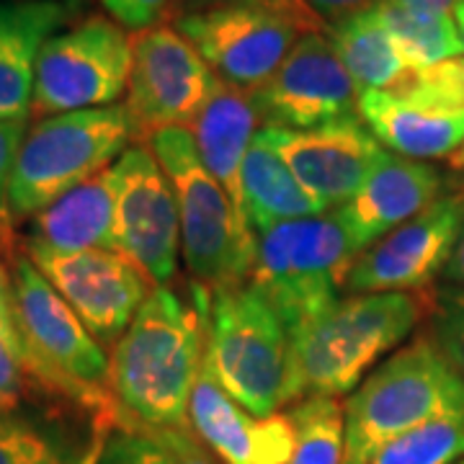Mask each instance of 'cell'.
<instances>
[{
    "label": "cell",
    "instance_id": "6da1fadb",
    "mask_svg": "<svg viewBox=\"0 0 464 464\" xmlns=\"http://www.w3.org/2000/svg\"><path fill=\"white\" fill-rule=\"evenodd\" d=\"M209 289L191 279L155 286L109 351L114 423L191 429L188 405L204 362Z\"/></svg>",
    "mask_w": 464,
    "mask_h": 464
},
{
    "label": "cell",
    "instance_id": "7a4b0ae2",
    "mask_svg": "<svg viewBox=\"0 0 464 464\" xmlns=\"http://www.w3.org/2000/svg\"><path fill=\"white\" fill-rule=\"evenodd\" d=\"M426 313L429 292L343 295L289 333V405L302 398L346 400L413 338Z\"/></svg>",
    "mask_w": 464,
    "mask_h": 464
},
{
    "label": "cell",
    "instance_id": "3957f363",
    "mask_svg": "<svg viewBox=\"0 0 464 464\" xmlns=\"http://www.w3.org/2000/svg\"><path fill=\"white\" fill-rule=\"evenodd\" d=\"M341 464H369L402 433L441 418H464V377L429 333L387 356L346 400Z\"/></svg>",
    "mask_w": 464,
    "mask_h": 464
},
{
    "label": "cell",
    "instance_id": "277c9868",
    "mask_svg": "<svg viewBox=\"0 0 464 464\" xmlns=\"http://www.w3.org/2000/svg\"><path fill=\"white\" fill-rule=\"evenodd\" d=\"M134 142L140 140L124 103L34 119L21 142L8 191L16 227L67 191L109 170Z\"/></svg>",
    "mask_w": 464,
    "mask_h": 464
},
{
    "label": "cell",
    "instance_id": "5b68a950",
    "mask_svg": "<svg viewBox=\"0 0 464 464\" xmlns=\"http://www.w3.org/2000/svg\"><path fill=\"white\" fill-rule=\"evenodd\" d=\"M204 366L256 415L289 405V333L266 295L250 282L209 292Z\"/></svg>",
    "mask_w": 464,
    "mask_h": 464
},
{
    "label": "cell",
    "instance_id": "8992f818",
    "mask_svg": "<svg viewBox=\"0 0 464 464\" xmlns=\"http://www.w3.org/2000/svg\"><path fill=\"white\" fill-rule=\"evenodd\" d=\"M173 183L181 217V261L191 282L215 292L250 279L256 235L204 168L188 130H160L145 140Z\"/></svg>",
    "mask_w": 464,
    "mask_h": 464
},
{
    "label": "cell",
    "instance_id": "52a82bcc",
    "mask_svg": "<svg viewBox=\"0 0 464 464\" xmlns=\"http://www.w3.org/2000/svg\"><path fill=\"white\" fill-rule=\"evenodd\" d=\"M8 268L16 299V325L36 384L114 420V405L106 390L109 351L91 335L83 320L24 250L18 248L16 256L8 258Z\"/></svg>",
    "mask_w": 464,
    "mask_h": 464
},
{
    "label": "cell",
    "instance_id": "ba28073f",
    "mask_svg": "<svg viewBox=\"0 0 464 464\" xmlns=\"http://www.w3.org/2000/svg\"><path fill=\"white\" fill-rule=\"evenodd\" d=\"M359 256L335 209L292 219L256 235V258L248 282L295 333L343 297L348 266Z\"/></svg>",
    "mask_w": 464,
    "mask_h": 464
},
{
    "label": "cell",
    "instance_id": "9c48e42d",
    "mask_svg": "<svg viewBox=\"0 0 464 464\" xmlns=\"http://www.w3.org/2000/svg\"><path fill=\"white\" fill-rule=\"evenodd\" d=\"M132 72V34L109 16H88L57 32L36 63L32 116L114 106Z\"/></svg>",
    "mask_w": 464,
    "mask_h": 464
},
{
    "label": "cell",
    "instance_id": "30bf717a",
    "mask_svg": "<svg viewBox=\"0 0 464 464\" xmlns=\"http://www.w3.org/2000/svg\"><path fill=\"white\" fill-rule=\"evenodd\" d=\"M173 26L222 83L248 93L258 91L282 67L302 34L325 32L266 5H212L183 11Z\"/></svg>",
    "mask_w": 464,
    "mask_h": 464
},
{
    "label": "cell",
    "instance_id": "8fae6325",
    "mask_svg": "<svg viewBox=\"0 0 464 464\" xmlns=\"http://www.w3.org/2000/svg\"><path fill=\"white\" fill-rule=\"evenodd\" d=\"M217 85L219 78L212 67L176 26L158 24L132 34V72L124 106L140 142L160 130H188Z\"/></svg>",
    "mask_w": 464,
    "mask_h": 464
},
{
    "label": "cell",
    "instance_id": "7c38bea8",
    "mask_svg": "<svg viewBox=\"0 0 464 464\" xmlns=\"http://www.w3.org/2000/svg\"><path fill=\"white\" fill-rule=\"evenodd\" d=\"M250 99L261 130L304 132L359 116L362 91L348 75L328 34L307 32Z\"/></svg>",
    "mask_w": 464,
    "mask_h": 464
},
{
    "label": "cell",
    "instance_id": "4fadbf2b",
    "mask_svg": "<svg viewBox=\"0 0 464 464\" xmlns=\"http://www.w3.org/2000/svg\"><path fill=\"white\" fill-rule=\"evenodd\" d=\"M116 248L155 286L173 284L181 266V217L173 183L148 142H134L114 166Z\"/></svg>",
    "mask_w": 464,
    "mask_h": 464
},
{
    "label": "cell",
    "instance_id": "5bb4252c",
    "mask_svg": "<svg viewBox=\"0 0 464 464\" xmlns=\"http://www.w3.org/2000/svg\"><path fill=\"white\" fill-rule=\"evenodd\" d=\"M464 227V191L444 194L348 266L343 295L426 292L449 264Z\"/></svg>",
    "mask_w": 464,
    "mask_h": 464
},
{
    "label": "cell",
    "instance_id": "9a60e30c",
    "mask_svg": "<svg viewBox=\"0 0 464 464\" xmlns=\"http://www.w3.org/2000/svg\"><path fill=\"white\" fill-rule=\"evenodd\" d=\"M106 351L130 328L155 284L121 250L26 253Z\"/></svg>",
    "mask_w": 464,
    "mask_h": 464
},
{
    "label": "cell",
    "instance_id": "2e32d148",
    "mask_svg": "<svg viewBox=\"0 0 464 464\" xmlns=\"http://www.w3.org/2000/svg\"><path fill=\"white\" fill-rule=\"evenodd\" d=\"M111 418L50 390L0 405V464H99Z\"/></svg>",
    "mask_w": 464,
    "mask_h": 464
},
{
    "label": "cell",
    "instance_id": "e0dca14e",
    "mask_svg": "<svg viewBox=\"0 0 464 464\" xmlns=\"http://www.w3.org/2000/svg\"><path fill=\"white\" fill-rule=\"evenodd\" d=\"M271 134L299 183L328 209L343 207L364 186L366 176L384 152L362 116L304 132L271 130Z\"/></svg>",
    "mask_w": 464,
    "mask_h": 464
},
{
    "label": "cell",
    "instance_id": "ac0fdd59",
    "mask_svg": "<svg viewBox=\"0 0 464 464\" xmlns=\"http://www.w3.org/2000/svg\"><path fill=\"white\" fill-rule=\"evenodd\" d=\"M188 426L222 464H286L295 431L286 413L256 415L219 387L201 362Z\"/></svg>",
    "mask_w": 464,
    "mask_h": 464
},
{
    "label": "cell",
    "instance_id": "d6986e66",
    "mask_svg": "<svg viewBox=\"0 0 464 464\" xmlns=\"http://www.w3.org/2000/svg\"><path fill=\"white\" fill-rule=\"evenodd\" d=\"M441 197L444 179L439 168L384 150L364 186L335 212L362 253Z\"/></svg>",
    "mask_w": 464,
    "mask_h": 464
},
{
    "label": "cell",
    "instance_id": "ffe728a7",
    "mask_svg": "<svg viewBox=\"0 0 464 464\" xmlns=\"http://www.w3.org/2000/svg\"><path fill=\"white\" fill-rule=\"evenodd\" d=\"M359 116L382 148L411 160H449L464 142V109L436 106L400 91H364Z\"/></svg>",
    "mask_w": 464,
    "mask_h": 464
},
{
    "label": "cell",
    "instance_id": "44dd1931",
    "mask_svg": "<svg viewBox=\"0 0 464 464\" xmlns=\"http://www.w3.org/2000/svg\"><path fill=\"white\" fill-rule=\"evenodd\" d=\"M24 253H83L116 248V191L111 168L24 222L18 232Z\"/></svg>",
    "mask_w": 464,
    "mask_h": 464
},
{
    "label": "cell",
    "instance_id": "7402d4cb",
    "mask_svg": "<svg viewBox=\"0 0 464 464\" xmlns=\"http://www.w3.org/2000/svg\"><path fill=\"white\" fill-rule=\"evenodd\" d=\"M72 16L57 0L0 3V119L32 116L42 47Z\"/></svg>",
    "mask_w": 464,
    "mask_h": 464
},
{
    "label": "cell",
    "instance_id": "603a6c76",
    "mask_svg": "<svg viewBox=\"0 0 464 464\" xmlns=\"http://www.w3.org/2000/svg\"><path fill=\"white\" fill-rule=\"evenodd\" d=\"M258 124L261 121L248 91L219 81L215 96L207 101L197 121L188 127L199 150L201 163L222 186V191L227 194L235 212L246 225L248 219L243 204V168L250 145L258 134Z\"/></svg>",
    "mask_w": 464,
    "mask_h": 464
},
{
    "label": "cell",
    "instance_id": "cb8c5ba5",
    "mask_svg": "<svg viewBox=\"0 0 464 464\" xmlns=\"http://www.w3.org/2000/svg\"><path fill=\"white\" fill-rule=\"evenodd\" d=\"M243 204L253 235L282 222L331 212L286 166L271 130H258L243 168Z\"/></svg>",
    "mask_w": 464,
    "mask_h": 464
},
{
    "label": "cell",
    "instance_id": "d4e9b609",
    "mask_svg": "<svg viewBox=\"0 0 464 464\" xmlns=\"http://www.w3.org/2000/svg\"><path fill=\"white\" fill-rule=\"evenodd\" d=\"M325 34L362 93L395 91L413 75L374 11L328 26Z\"/></svg>",
    "mask_w": 464,
    "mask_h": 464
},
{
    "label": "cell",
    "instance_id": "484cf974",
    "mask_svg": "<svg viewBox=\"0 0 464 464\" xmlns=\"http://www.w3.org/2000/svg\"><path fill=\"white\" fill-rule=\"evenodd\" d=\"M374 14L395 39L411 72L462 54V39L454 24V14L423 8L411 0H380Z\"/></svg>",
    "mask_w": 464,
    "mask_h": 464
},
{
    "label": "cell",
    "instance_id": "4316f807",
    "mask_svg": "<svg viewBox=\"0 0 464 464\" xmlns=\"http://www.w3.org/2000/svg\"><path fill=\"white\" fill-rule=\"evenodd\" d=\"M99 464H222L191 429H155L116 420Z\"/></svg>",
    "mask_w": 464,
    "mask_h": 464
},
{
    "label": "cell",
    "instance_id": "83f0119b",
    "mask_svg": "<svg viewBox=\"0 0 464 464\" xmlns=\"http://www.w3.org/2000/svg\"><path fill=\"white\" fill-rule=\"evenodd\" d=\"M286 418L295 431V447L286 464H341L346 449L343 400L302 398L292 402Z\"/></svg>",
    "mask_w": 464,
    "mask_h": 464
},
{
    "label": "cell",
    "instance_id": "f1b7e54d",
    "mask_svg": "<svg viewBox=\"0 0 464 464\" xmlns=\"http://www.w3.org/2000/svg\"><path fill=\"white\" fill-rule=\"evenodd\" d=\"M464 457V418H441L402 433L369 464H454Z\"/></svg>",
    "mask_w": 464,
    "mask_h": 464
},
{
    "label": "cell",
    "instance_id": "f546056e",
    "mask_svg": "<svg viewBox=\"0 0 464 464\" xmlns=\"http://www.w3.org/2000/svg\"><path fill=\"white\" fill-rule=\"evenodd\" d=\"M426 325L433 343L464 377V289L441 286L431 292Z\"/></svg>",
    "mask_w": 464,
    "mask_h": 464
},
{
    "label": "cell",
    "instance_id": "4dcf8cb0",
    "mask_svg": "<svg viewBox=\"0 0 464 464\" xmlns=\"http://www.w3.org/2000/svg\"><path fill=\"white\" fill-rule=\"evenodd\" d=\"M26 130H29V119H0V253L5 261L18 253L21 230L11 217L8 191H11V179Z\"/></svg>",
    "mask_w": 464,
    "mask_h": 464
},
{
    "label": "cell",
    "instance_id": "1f68e13d",
    "mask_svg": "<svg viewBox=\"0 0 464 464\" xmlns=\"http://www.w3.org/2000/svg\"><path fill=\"white\" fill-rule=\"evenodd\" d=\"M395 91L436 103V106L464 109V54L426 67V70H418Z\"/></svg>",
    "mask_w": 464,
    "mask_h": 464
},
{
    "label": "cell",
    "instance_id": "d6a6232c",
    "mask_svg": "<svg viewBox=\"0 0 464 464\" xmlns=\"http://www.w3.org/2000/svg\"><path fill=\"white\" fill-rule=\"evenodd\" d=\"M42 390L32 374V362L16 323L0 317V405Z\"/></svg>",
    "mask_w": 464,
    "mask_h": 464
},
{
    "label": "cell",
    "instance_id": "836d02e7",
    "mask_svg": "<svg viewBox=\"0 0 464 464\" xmlns=\"http://www.w3.org/2000/svg\"><path fill=\"white\" fill-rule=\"evenodd\" d=\"M109 18L127 32H145L158 26L176 0H101Z\"/></svg>",
    "mask_w": 464,
    "mask_h": 464
},
{
    "label": "cell",
    "instance_id": "e575fe53",
    "mask_svg": "<svg viewBox=\"0 0 464 464\" xmlns=\"http://www.w3.org/2000/svg\"><path fill=\"white\" fill-rule=\"evenodd\" d=\"M302 3L315 14L317 21L325 29L335 26V24H341V21H346L351 16L374 11L380 5V0H302Z\"/></svg>",
    "mask_w": 464,
    "mask_h": 464
},
{
    "label": "cell",
    "instance_id": "d590c367",
    "mask_svg": "<svg viewBox=\"0 0 464 464\" xmlns=\"http://www.w3.org/2000/svg\"><path fill=\"white\" fill-rule=\"evenodd\" d=\"M204 3H207V8H212V5H266V8H276V11H284V14H292L299 21L310 24L313 29H325L302 0H204Z\"/></svg>",
    "mask_w": 464,
    "mask_h": 464
},
{
    "label": "cell",
    "instance_id": "8d00e7d4",
    "mask_svg": "<svg viewBox=\"0 0 464 464\" xmlns=\"http://www.w3.org/2000/svg\"><path fill=\"white\" fill-rule=\"evenodd\" d=\"M0 317L8 320V323H16L14 282H11V268L3 264V253H0Z\"/></svg>",
    "mask_w": 464,
    "mask_h": 464
},
{
    "label": "cell",
    "instance_id": "74e56055",
    "mask_svg": "<svg viewBox=\"0 0 464 464\" xmlns=\"http://www.w3.org/2000/svg\"><path fill=\"white\" fill-rule=\"evenodd\" d=\"M441 279L447 282V286H454V289H464V227L457 246L451 250L449 256V264L441 274Z\"/></svg>",
    "mask_w": 464,
    "mask_h": 464
},
{
    "label": "cell",
    "instance_id": "f35d334b",
    "mask_svg": "<svg viewBox=\"0 0 464 464\" xmlns=\"http://www.w3.org/2000/svg\"><path fill=\"white\" fill-rule=\"evenodd\" d=\"M415 5H423V8H433V11H444V14H454V8L464 3V0H411Z\"/></svg>",
    "mask_w": 464,
    "mask_h": 464
},
{
    "label": "cell",
    "instance_id": "ab89813d",
    "mask_svg": "<svg viewBox=\"0 0 464 464\" xmlns=\"http://www.w3.org/2000/svg\"><path fill=\"white\" fill-rule=\"evenodd\" d=\"M454 24H457L459 39H462V54H464V3H459V5L454 8Z\"/></svg>",
    "mask_w": 464,
    "mask_h": 464
},
{
    "label": "cell",
    "instance_id": "60d3db41",
    "mask_svg": "<svg viewBox=\"0 0 464 464\" xmlns=\"http://www.w3.org/2000/svg\"><path fill=\"white\" fill-rule=\"evenodd\" d=\"M447 166L451 168V170H464V142L459 145V150H457V152H454V155L449 158Z\"/></svg>",
    "mask_w": 464,
    "mask_h": 464
},
{
    "label": "cell",
    "instance_id": "b9f144b4",
    "mask_svg": "<svg viewBox=\"0 0 464 464\" xmlns=\"http://www.w3.org/2000/svg\"><path fill=\"white\" fill-rule=\"evenodd\" d=\"M57 3H63V5H65L67 11H70V14L75 16V14H78V11L83 8V5H85V3H88V0H57Z\"/></svg>",
    "mask_w": 464,
    "mask_h": 464
},
{
    "label": "cell",
    "instance_id": "7bdbcfd3",
    "mask_svg": "<svg viewBox=\"0 0 464 464\" xmlns=\"http://www.w3.org/2000/svg\"><path fill=\"white\" fill-rule=\"evenodd\" d=\"M454 464H464V457H462V459H457V462H454Z\"/></svg>",
    "mask_w": 464,
    "mask_h": 464
}]
</instances>
